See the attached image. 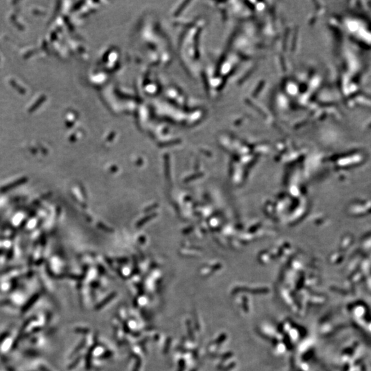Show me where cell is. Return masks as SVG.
<instances>
[{
  "label": "cell",
  "instance_id": "cell-2",
  "mask_svg": "<svg viewBox=\"0 0 371 371\" xmlns=\"http://www.w3.org/2000/svg\"><path fill=\"white\" fill-rule=\"evenodd\" d=\"M186 325H187V329H188V334H189V337L192 340H194V335H193V332L192 331V328H191V325H190V322L189 320H187L186 322Z\"/></svg>",
  "mask_w": 371,
  "mask_h": 371
},
{
  "label": "cell",
  "instance_id": "cell-4",
  "mask_svg": "<svg viewBox=\"0 0 371 371\" xmlns=\"http://www.w3.org/2000/svg\"><path fill=\"white\" fill-rule=\"evenodd\" d=\"M179 369L177 371H184L185 370V361L184 360H180L179 361Z\"/></svg>",
  "mask_w": 371,
  "mask_h": 371
},
{
  "label": "cell",
  "instance_id": "cell-6",
  "mask_svg": "<svg viewBox=\"0 0 371 371\" xmlns=\"http://www.w3.org/2000/svg\"><path fill=\"white\" fill-rule=\"evenodd\" d=\"M191 371H197V369H193V370H192Z\"/></svg>",
  "mask_w": 371,
  "mask_h": 371
},
{
  "label": "cell",
  "instance_id": "cell-3",
  "mask_svg": "<svg viewBox=\"0 0 371 371\" xmlns=\"http://www.w3.org/2000/svg\"><path fill=\"white\" fill-rule=\"evenodd\" d=\"M171 342V338L167 339V340H166V344H165V346L164 348V350H163V352H164V354H166V353H168V351L169 350V348H170Z\"/></svg>",
  "mask_w": 371,
  "mask_h": 371
},
{
  "label": "cell",
  "instance_id": "cell-1",
  "mask_svg": "<svg viewBox=\"0 0 371 371\" xmlns=\"http://www.w3.org/2000/svg\"><path fill=\"white\" fill-rule=\"evenodd\" d=\"M114 297H115V293L111 294V295H110V296H108L107 298H105V299L103 300V302H101V303L100 304V305H99L98 306V309H101V307H103V306L106 305L107 304H108V303H109V302L111 301V300H112V299L114 298Z\"/></svg>",
  "mask_w": 371,
  "mask_h": 371
},
{
  "label": "cell",
  "instance_id": "cell-5",
  "mask_svg": "<svg viewBox=\"0 0 371 371\" xmlns=\"http://www.w3.org/2000/svg\"><path fill=\"white\" fill-rule=\"evenodd\" d=\"M140 366H141V360H140V358H138L137 360V363L136 364L135 367H134V369L133 371H139V369Z\"/></svg>",
  "mask_w": 371,
  "mask_h": 371
}]
</instances>
